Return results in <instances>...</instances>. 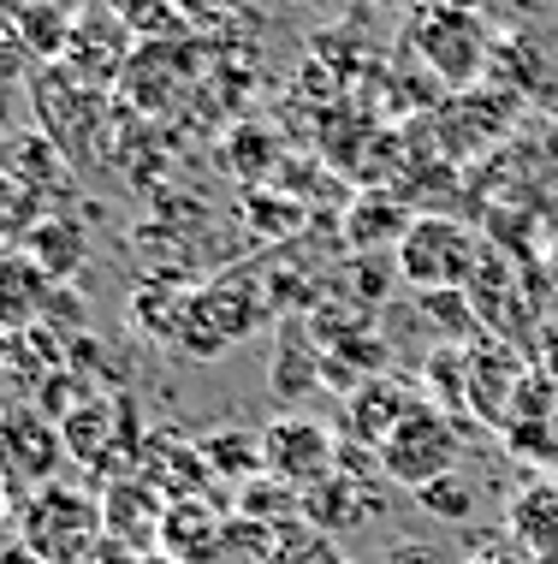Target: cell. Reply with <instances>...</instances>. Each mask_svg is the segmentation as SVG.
Returning a JSON list of instances; mask_svg holds the SVG:
<instances>
[{"instance_id":"1","label":"cell","mask_w":558,"mask_h":564,"mask_svg":"<svg viewBox=\"0 0 558 564\" xmlns=\"http://www.w3.org/2000/svg\"><path fill=\"white\" fill-rule=\"evenodd\" d=\"M108 541V517H101V494L89 487L48 481L36 494H24L19 511V546L42 564H84L96 546Z\"/></svg>"},{"instance_id":"2","label":"cell","mask_w":558,"mask_h":564,"mask_svg":"<svg viewBox=\"0 0 558 564\" xmlns=\"http://www.w3.org/2000/svg\"><path fill=\"white\" fill-rule=\"evenodd\" d=\"M481 243L488 238L458 215H416L404 243L392 250V273L416 292H463L481 262Z\"/></svg>"},{"instance_id":"3","label":"cell","mask_w":558,"mask_h":564,"mask_svg":"<svg viewBox=\"0 0 558 564\" xmlns=\"http://www.w3.org/2000/svg\"><path fill=\"white\" fill-rule=\"evenodd\" d=\"M374 464H381L386 481L422 494L428 481H440V476H451V469L463 464V434H458V422H451L440 404L422 399V404H411V416L374 446Z\"/></svg>"},{"instance_id":"4","label":"cell","mask_w":558,"mask_h":564,"mask_svg":"<svg viewBox=\"0 0 558 564\" xmlns=\"http://www.w3.org/2000/svg\"><path fill=\"white\" fill-rule=\"evenodd\" d=\"M262 315H267V303H262V292L255 285H244V280H232V285H208V292H196V297H185V315H178V350L185 357H220L226 345H238L244 333H255L262 327Z\"/></svg>"},{"instance_id":"5","label":"cell","mask_w":558,"mask_h":564,"mask_svg":"<svg viewBox=\"0 0 558 564\" xmlns=\"http://www.w3.org/2000/svg\"><path fill=\"white\" fill-rule=\"evenodd\" d=\"M339 434L321 416H274L262 429V476H274L285 487H315L339 469Z\"/></svg>"},{"instance_id":"6","label":"cell","mask_w":558,"mask_h":564,"mask_svg":"<svg viewBox=\"0 0 558 564\" xmlns=\"http://www.w3.org/2000/svg\"><path fill=\"white\" fill-rule=\"evenodd\" d=\"M59 457H66V440H59V422H48L42 410H0V481L12 494H36V487L54 481Z\"/></svg>"},{"instance_id":"7","label":"cell","mask_w":558,"mask_h":564,"mask_svg":"<svg viewBox=\"0 0 558 564\" xmlns=\"http://www.w3.org/2000/svg\"><path fill=\"white\" fill-rule=\"evenodd\" d=\"M131 42H138V30L125 24V12L119 7H89V12H78V24H72L59 72H72V78L89 84V89H108L113 78H125Z\"/></svg>"},{"instance_id":"8","label":"cell","mask_w":558,"mask_h":564,"mask_svg":"<svg viewBox=\"0 0 558 564\" xmlns=\"http://www.w3.org/2000/svg\"><path fill=\"white\" fill-rule=\"evenodd\" d=\"M529 369H535L529 350H517V345H505V339H481L470 350V387H463V410H470L481 429L500 434L505 416H511V399H517V387H523V375H529Z\"/></svg>"},{"instance_id":"9","label":"cell","mask_w":558,"mask_h":564,"mask_svg":"<svg viewBox=\"0 0 558 564\" xmlns=\"http://www.w3.org/2000/svg\"><path fill=\"white\" fill-rule=\"evenodd\" d=\"M416 54L428 59V72L440 84H475L481 66H488V24L428 12V19L416 24Z\"/></svg>"},{"instance_id":"10","label":"cell","mask_w":558,"mask_h":564,"mask_svg":"<svg viewBox=\"0 0 558 564\" xmlns=\"http://www.w3.org/2000/svg\"><path fill=\"white\" fill-rule=\"evenodd\" d=\"M173 499L161 487H149L143 476H119L101 487V517H108V541H119L125 553H155L161 541V517H167Z\"/></svg>"},{"instance_id":"11","label":"cell","mask_w":558,"mask_h":564,"mask_svg":"<svg viewBox=\"0 0 558 564\" xmlns=\"http://www.w3.org/2000/svg\"><path fill=\"white\" fill-rule=\"evenodd\" d=\"M226 523H232V511L215 506V499H173L167 517H161L155 553H167L173 564H220Z\"/></svg>"},{"instance_id":"12","label":"cell","mask_w":558,"mask_h":564,"mask_svg":"<svg viewBox=\"0 0 558 564\" xmlns=\"http://www.w3.org/2000/svg\"><path fill=\"white\" fill-rule=\"evenodd\" d=\"M138 476L149 487H161L167 499H208L215 494V476H208V464H203V446H196V440H178V434H149L143 440Z\"/></svg>"},{"instance_id":"13","label":"cell","mask_w":558,"mask_h":564,"mask_svg":"<svg viewBox=\"0 0 558 564\" xmlns=\"http://www.w3.org/2000/svg\"><path fill=\"white\" fill-rule=\"evenodd\" d=\"M54 292L59 285L24 250H0V333H36L54 310Z\"/></svg>"},{"instance_id":"14","label":"cell","mask_w":558,"mask_h":564,"mask_svg":"<svg viewBox=\"0 0 558 564\" xmlns=\"http://www.w3.org/2000/svg\"><path fill=\"white\" fill-rule=\"evenodd\" d=\"M381 511V499H369V481L357 476L351 464H339L327 481L304 487V523L321 529V535H351L357 523H369V517Z\"/></svg>"},{"instance_id":"15","label":"cell","mask_w":558,"mask_h":564,"mask_svg":"<svg viewBox=\"0 0 558 564\" xmlns=\"http://www.w3.org/2000/svg\"><path fill=\"white\" fill-rule=\"evenodd\" d=\"M505 535L535 564H558V476H535L505 506Z\"/></svg>"},{"instance_id":"16","label":"cell","mask_w":558,"mask_h":564,"mask_svg":"<svg viewBox=\"0 0 558 564\" xmlns=\"http://www.w3.org/2000/svg\"><path fill=\"white\" fill-rule=\"evenodd\" d=\"M0 173H12L19 185H30L42 203H54V196L72 191V161L48 131H12L7 143H0Z\"/></svg>"},{"instance_id":"17","label":"cell","mask_w":558,"mask_h":564,"mask_svg":"<svg viewBox=\"0 0 558 564\" xmlns=\"http://www.w3.org/2000/svg\"><path fill=\"white\" fill-rule=\"evenodd\" d=\"M411 404H422V399H411L392 375L357 380L351 399H344V434H351V446H381V440L411 416Z\"/></svg>"},{"instance_id":"18","label":"cell","mask_w":558,"mask_h":564,"mask_svg":"<svg viewBox=\"0 0 558 564\" xmlns=\"http://www.w3.org/2000/svg\"><path fill=\"white\" fill-rule=\"evenodd\" d=\"M411 220L416 215L404 203H392L386 191H369L344 208V243H351V250H398L404 232H411Z\"/></svg>"},{"instance_id":"19","label":"cell","mask_w":558,"mask_h":564,"mask_svg":"<svg viewBox=\"0 0 558 564\" xmlns=\"http://www.w3.org/2000/svg\"><path fill=\"white\" fill-rule=\"evenodd\" d=\"M19 250H24V256H30V262H36L42 273H48L54 285H66L72 273L84 268V250H89V243H84V226L72 220V215H59V208H54V215L42 220L36 232L24 238V243H19Z\"/></svg>"},{"instance_id":"20","label":"cell","mask_w":558,"mask_h":564,"mask_svg":"<svg viewBox=\"0 0 558 564\" xmlns=\"http://www.w3.org/2000/svg\"><path fill=\"white\" fill-rule=\"evenodd\" d=\"M232 517H250V523L262 529H280V535H292L297 523H304V494L297 487H285L274 476H255L232 494Z\"/></svg>"},{"instance_id":"21","label":"cell","mask_w":558,"mask_h":564,"mask_svg":"<svg viewBox=\"0 0 558 564\" xmlns=\"http://www.w3.org/2000/svg\"><path fill=\"white\" fill-rule=\"evenodd\" d=\"M203 446V464H208V476L215 481H232V487H244L262 476V434H244V429H215V434H203L196 440Z\"/></svg>"},{"instance_id":"22","label":"cell","mask_w":558,"mask_h":564,"mask_svg":"<svg viewBox=\"0 0 558 564\" xmlns=\"http://www.w3.org/2000/svg\"><path fill=\"white\" fill-rule=\"evenodd\" d=\"M48 215H54V208L42 203L36 191L19 185L12 173H0V250H19V243L36 232V226L48 220Z\"/></svg>"},{"instance_id":"23","label":"cell","mask_w":558,"mask_h":564,"mask_svg":"<svg viewBox=\"0 0 558 564\" xmlns=\"http://www.w3.org/2000/svg\"><path fill=\"white\" fill-rule=\"evenodd\" d=\"M416 506L428 511L434 523H470V517H475V481L463 476V469H451V476H440V481L422 487Z\"/></svg>"},{"instance_id":"24","label":"cell","mask_w":558,"mask_h":564,"mask_svg":"<svg viewBox=\"0 0 558 564\" xmlns=\"http://www.w3.org/2000/svg\"><path fill=\"white\" fill-rule=\"evenodd\" d=\"M422 380H428V404H463V387H470V350L458 345H440L428 350V369H422Z\"/></svg>"},{"instance_id":"25","label":"cell","mask_w":558,"mask_h":564,"mask_svg":"<svg viewBox=\"0 0 558 564\" xmlns=\"http://www.w3.org/2000/svg\"><path fill=\"white\" fill-rule=\"evenodd\" d=\"M285 339H292V350L274 362V387L285 392V399H304V392L321 380V350H304V333L285 327Z\"/></svg>"},{"instance_id":"26","label":"cell","mask_w":558,"mask_h":564,"mask_svg":"<svg viewBox=\"0 0 558 564\" xmlns=\"http://www.w3.org/2000/svg\"><path fill=\"white\" fill-rule=\"evenodd\" d=\"M267 564H351V558H344V546H339L333 535H321V529L297 523L292 535L274 546V558H267Z\"/></svg>"},{"instance_id":"27","label":"cell","mask_w":558,"mask_h":564,"mask_svg":"<svg viewBox=\"0 0 558 564\" xmlns=\"http://www.w3.org/2000/svg\"><path fill=\"white\" fill-rule=\"evenodd\" d=\"M36 72H42V59L24 48V36H19V30H0V84H7V89L36 84Z\"/></svg>"},{"instance_id":"28","label":"cell","mask_w":558,"mask_h":564,"mask_svg":"<svg viewBox=\"0 0 558 564\" xmlns=\"http://www.w3.org/2000/svg\"><path fill=\"white\" fill-rule=\"evenodd\" d=\"M297 220H304V208L285 203V196H255V203H250V226H255L262 238H285Z\"/></svg>"},{"instance_id":"29","label":"cell","mask_w":558,"mask_h":564,"mask_svg":"<svg viewBox=\"0 0 558 564\" xmlns=\"http://www.w3.org/2000/svg\"><path fill=\"white\" fill-rule=\"evenodd\" d=\"M463 564H535V558L523 553V546L511 541V535H481V541H475V553L463 558Z\"/></svg>"},{"instance_id":"30","label":"cell","mask_w":558,"mask_h":564,"mask_svg":"<svg viewBox=\"0 0 558 564\" xmlns=\"http://www.w3.org/2000/svg\"><path fill=\"white\" fill-rule=\"evenodd\" d=\"M535 369H547L558 380V322H540L535 333Z\"/></svg>"},{"instance_id":"31","label":"cell","mask_w":558,"mask_h":564,"mask_svg":"<svg viewBox=\"0 0 558 564\" xmlns=\"http://www.w3.org/2000/svg\"><path fill=\"white\" fill-rule=\"evenodd\" d=\"M488 0H422V12H440V19H481Z\"/></svg>"},{"instance_id":"32","label":"cell","mask_w":558,"mask_h":564,"mask_svg":"<svg viewBox=\"0 0 558 564\" xmlns=\"http://www.w3.org/2000/svg\"><path fill=\"white\" fill-rule=\"evenodd\" d=\"M12 131H19V89L0 84V143H7Z\"/></svg>"},{"instance_id":"33","label":"cell","mask_w":558,"mask_h":564,"mask_svg":"<svg viewBox=\"0 0 558 564\" xmlns=\"http://www.w3.org/2000/svg\"><path fill=\"white\" fill-rule=\"evenodd\" d=\"M381 564H440V558H434L428 546H411V541H398V546H392V553H386Z\"/></svg>"},{"instance_id":"34","label":"cell","mask_w":558,"mask_h":564,"mask_svg":"<svg viewBox=\"0 0 558 564\" xmlns=\"http://www.w3.org/2000/svg\"><path fill=\"white\" fill-rule=\"evenodd\" d=\"M540 273H547V285L558 292V232L547 238V256H540Z\"/></svg>"},{"instance_id":"35","label":"cell","mask_w":558,"mask_h":564,"mask_svg":"<svg viewBox=\"0 0 558 564\" xmlns=\"http://www.w3.org/2000/svg\"><path fill=\"white\" fill-rule=\"evenodd\" d=\"M12 12H19V0H0V30H12Z\"/></svg>"},{"instance_id":"36","label":"cell","mask_w":558,"mask_h":564,"mask_svg":"<svg viewBox=\"0 0 558 564\" xmlns=\"http://www.w3.org/2000/svg\"><path fill=\"white\" fill-rule=\"evenodd\" d=\"M547 434H552V457H558V399H552V416H547Z\"/></svg>"},{"instance_id":"37","label":"cell","mask_w":558,"mask_h":564,"mask_svg":"<svg viewBox=\"0 0 558 564\" xmlns=\"http://www.w3.org/2000/svg\"><path fill=\"white\" fill-rule=\"evenodd\" d=\"M138 564H173V558H167V553H143Z\"/></svg>"},{"instance_id":"38","label":"cell","mask_w":558,"mask_h":564,"mask_svg":"<svg viewBox=\"0 0 558 564\" xmlns=\"http://www.w3.org/2000/svg\"><path fill=\"white\" fill-rule=\"evenodd\" d=\"M7 494H12V487H7V481H0V517H7Z\"/></svg>"},{"instance_id":"39","label":"cell","mask_w":558,"mask_h":564,"mask_svg":"<svg viewBox=\"0 0 558 564\" xmlns=\"http://www.w3.org/2000/svg\"><path fill=\"white\" fill-rule=\"evenodd\" d=\"M12 564H42V558H30V553H24V546H19V558H12Z\"/></svg>"},{"instance_id":"40","label":"cell","mask_w":558,"mask_h":564,"mask_svg":"<svg viewBox=\"0 0 558 564\" xmlns=\"http://www.w3.org/2000/svg\"><path fill=\"white\" fill-rule=\"evenodd\" d=\"M0 387H7V375H0Z\"/></svg>"}]
</instances>
